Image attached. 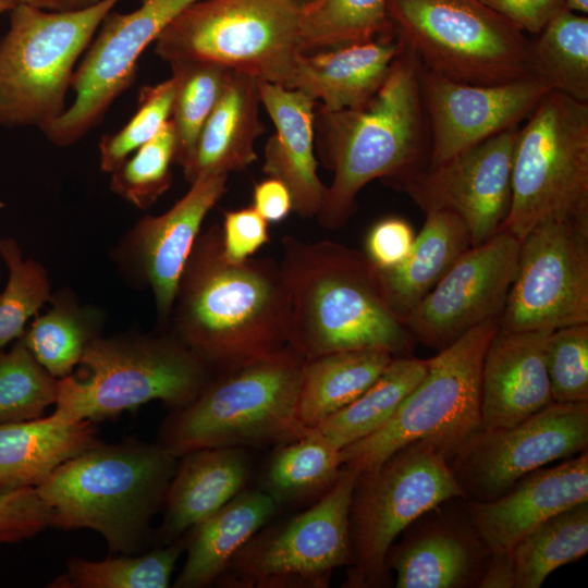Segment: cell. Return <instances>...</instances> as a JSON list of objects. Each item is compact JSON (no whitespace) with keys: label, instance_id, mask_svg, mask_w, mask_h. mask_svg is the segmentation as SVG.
Here are the masks:
<instances>
[{"label":"cell","instance_id":"obj_38","mask_svg":"<svg viewBox=\"0 0 588 588\" xmlns=\"http://www.w3.org/2000/svg\"><path fill=\"white\" fill-rule=\"evenodd\" d=\"M184 550L185 540L177 539L139 556L123 554L101 561L72 558L66 564V572L49 587L167 588Z\"/></svg>","mask_w":588,"mask_h":588},{"label":"cell","instance_id":"obj_6","mask_svg":"<svg viewBox=\"0 0 588 588\" xmlns=\"http://www.w3.org/2000/svg\"><path fill=\"white\" fill-rule=\"evenodd\" d=\"M79 364L84 378L58 379L56 409L61 421H98L161 401L174 409L191 404L216 376L168 331L157 335L97 336Z\"/></svg>","mask_w":588,"mask_h":588},{"label":"cell","instance_id":"obj_47","mask_svg":"<svg viewBox=\"0 0 588 588\" xmlns=\"http://www.w3.org/2000/svg\"><path fill=\"white\" fill-rule=\"evenodd\" d=\"M414 240V230L406 220L395 216L385 217L370 228L365 255L375 268L388 270L407 257Z\"/></svg>","mask_w":588,"mask_h":588},{"label":"cell","instance_id":"obj_39","mask_svg":"<svg viewBox=\"0 0 588 588\" xmlns=\"http://www.w3.org/2000/svg\"><path fill=\"white\" fill-rule=\"evenodd\" d=\"M174 97L170 120L175 135L173 163L191 158L199 133L217 105L230 70L200 61L170 62Z\"/></svg>","mask_w":588,"mask_h":588},{"label":"cell","instance_id":"obj_26","mask_svg":"<svg viewBox=\"0 0 588 588\" xmlns=\"http://www.w3.org/2000/svg\"><path fill=\"white\" fill-rule=\"evenodd\" d=\"M164 500L160 542L180 539L246 486L250 461L244 448H208L181 457Z\"/></svg>","mask_w":588,"mask_h":588},{"label":"cell","instance_id":"obj_22","mask_svg":"<svg viewBox=\"0 0 588 588\" xmlns=\"http://www.w3.org/2000/svg\"><path fill=\"white\" fill-rule=\"evenodd\" d=\"M551 330L499 327L481 371V430L510 427L553 403L546 351Z\"/></svg>","mask_w":588,"mask_h":588},{"label":"cell","instance_id":"obj_45","mask_svg":"<svg viewBox=\"0 0 588 588\" xmlns=\"http://www.w3.org/2000/svg\"><path fill=\"white\" fill-rule=\"evenodd\" d=\"M50 526V512L35 487L0 491V547L29 539Z\"/></svg>","mask_w":588,"mask_h":588},{"label":"cell","instance_id":"obj_44","mask_svg":"<svg viewBox=\"0 0 588 588\" xmlns=\"http://www.w3.org/2000/svg\"><path fill=\"white\" fill-rule=\"evenodd\" d=\"M546 360L553 402H588V323L553 330Z\"/></svg>","mask_w":588,"mask_h":588},{"label":"cell","instance_id":"obj_49","mask_svg":"<svg viewBox=\"0 0 588 588\" xmlns=\"http://www.w3.org/2000/svg\"><path fill=\"white\" fill-rule=\"evenodd\" d=\"M252 206L268 223L282 221L293 210L290 191L281 181L273 177L255 185Z\"/></svg>","mask_w":588,"mask_h":588},{"label":"cell","instance_id":"obj_32","mask_svg":"<svg viewBox=\"0 0 588 588\" xmlns=\"http://www.w3.org/2000/svg\"><path fill=\"white\" fill-rule=\"evenodd\" d=\"M588 551V502L550 517L525 536L507 554L511 588H539L558 567Z\"/></svg>","mask_w":588,"mask_h":588},{"label":"cell","instance_id":"obj_3","mask_svg":"<svg viewBox=\"0 0 588 588\" xmlns=\"http://www.w3.org/2000/svg\"><path fill=\"white\" fill-rule=\"evenodd\" d=\"M281 246L289 345L305 358L352 350L409 355L416 340L385 304L365 253L331 240L308 242L293 235L283 236Z\"/></svg>","mask_w":588,"mask_h":588},{"label":"cell","instance_id":"obj_4","mask_svg":"<svg viewBox=\"0 0 588 588\" xmlns=\"http://www.w3.org/2000/svg\"><path fill=\"white\" fill-rule=\"evenodd\" d=\"M177 460L160 443L98 442L35 488L50 512V526L93 529L110 552L132 554L164 505Z\"/></svg>","mask_w":588,"mask_h":588},{"label":"cell","instance_id":"obj_13","mask_svg":"<svg viewBox=\"0 0 588 588\" xmlns=\"http://www.w3.org/2000/svg\"><path fill=\"white\" fill-rule=\"evenodd\" d=\"M358 471L342 466L335 483L311 506L259 529L215 584L231 588H323L351 564L350 509Z\"/></svg>","mask_w":588,"mask_h":588},{"label":"cell","instance_id":"obj_17","mask_svg":"<svg viewBox=\"0 0 588 588\" xmlns=\"http://www.w3.org/2000/svg\"><path fill=\"white\" fill-rule=\"evenodd\" d=\"M519 126L499 133L441 163L394 182L425 212L449 210L465 223L471 246L502 228L512 197V164Z\"/></svg>","mask_w":588,"mask_h":588},{"label":"cell","instance_id":"obj_11","mask_svg":"<svg viewBox=\"0 0 588 588\" xmlns=\"http://www.w3.org/2000/svg\"><path fill=\"white\" fill-rule=\"evenodd\" d=\"M465 498L446 455L436 445L409 443L358 474L350 509L351 564L346 587L388 584L387 558L396 537L440 504Z\"/></svg>","mask_w":588,"mask_h":588},{"label":"cell","instance_id":"obj_48","mask_svg":"<svg viewBox=\"0 0 588 588\" xmlns=\"http://www.w3.org/2000/svg\"><path fill=\"white\" fill-rule=\"evenodd\" d=\"M523 33L538 35L561 11L564 0H479Z\"/></svg>","mask_w":588,"mask_h":588},{"label":"cell","instance_id":"obj_50","mask_svg":"<svg viewBox=\"0 0 588 588\" xmlns=\"http://www.w3.org/2000/svg\"><path fill=\"white\" fill-rule=\"evenodd\" d=\"M12 4H26L49 11H61L63 5L61 0H7Z\"/></svg>","mask_w":588,"mask_h":588},{"label":"cell","instance_id":"obj_53","mask_svg":"<svg viewBox=\"0 0 588 588\" xmlns=\"http://www.w3.org/2000/svg\"><path fill=\"white\" fill-rule=\"evenodd\" d=\"M13 7L14 4H12L11 2L7 0H0V14H2L3 12L10 11Z\"/></svg>","mask_w":588,"mask_h":588},{"label":"cell","instance_id":"obj_18","mask_svg":"<svg viewBox=\"0 0 588 588\" xmlns=\"http://www.w3.org/2000/svg\"><path fill=\"white\" fill-rule=\"evenodd\" d=\"M520 241L499 231L471 246L403 319L413 338L441 351L471 328L502 315Z\"/></svg>","mask_w":588,"mask_h":588},{"label":"cell","instance_id":"obj_23","mask_svg":"<svg viewBox=\"0 0 588 588\" xmlns=\"http://www.w3.org/2000/svg\"><path fill=\"white\" fill-rule=\"evenodd\" d=\"M259 91L274 125L265 146L262 172L287 187L299 217H317L327 186L317 173L316 101L299 90L264 81H259Z\"/></svg>","mask_w":588,"mask_h":588},{"label":"cell","instance_id":"obj_28","mask_svg":"<svg viewBox=\"0 0 588 588\" xmlns=\"http://www.w3.org/2000/svg\"><path fill=\"white\" fill-rule=\"evenodd\" d=\"M425 213L407 257L391 269L376 268L379 291L401 321L471 247L468 230L457 215L449 210Z\"/></svg>","mask_w":588,"mask_h":588},{"label":"cell","instance_id":"obj_2","mask_svg":"<svg viewBox=\"0 0 588 588\" xmlns=\"http://www.w3.org/2000/svg\"><path fill=\"white\" fill-rule=\"evenodd\" d=\"M420 69L416 54L404 45L365 105L339 111L315 107L318 155L333 173L316 217L322 228L345 225L359 192L371 181L391 185L428 164L430 136Z\"/></svg>","mask_w":588,"mask_h":588},{"label":"cell","instance_id":"obj_42","mask_svg":"<svg viewBox=\"0 0 588 588\" xmlns=\"http://www.w3.org/2000/svg\"><path fill=\"white\" fill-rule=\"evenodd\" d=\"M175 135L169 120L158 134L126 158L111 174V189L139 209H147L171 186Z\"/></svg>","mask_w":588,"mask_h":588},{"label":"cell","instance_id":"obj_24","mask_svg":"<svg viewBox=\"0 0 588 588\" xmlns=\"http://www.w3.org/2000/svg\"><path fill=\"white\" fill-rule=\"evenodd\" d=\"M403 46L391 33L321 52H299L284 87L321 101L329 111L358 108L381 87Z\"/></svg>","mask_w":588,"mask_h":588},{"label":"cell","instance_id":"obj_54","mask_svg":"<svg viewBox=\"0 0 588 588\" xmlns=\"http://www.w3.org/2000/svg\"><path fill=\"white\" fill-rule=\"evenodd\" d=\"M313 1H315V0H299V2L302 4H306V3H309V2H313Z\"/></svg>","mask_w":588,"mask_h":588},{"label":"cell","instance_id":"obj_35","mask_svg":"<svg viewBox=\"0 0 588 588\" xmlns=\"http://www.w3.org/2000/svg\"><path fill=\"white\" fill-rule=\"evenodd\" d=\"M528 44L530 75L588 102V17L563 10Z\"/></svg>","mask_w":588,"mask_h":588},{"label":"cell","instance_id":"obj_36","mask_svg":"<svg viewBox=\"0 0 588 588\" xmlns=\"http://www.w3.org/2000/svg\"><path fill=\"white\" fill-rule=\"evenodd\" d=\"M51 301L52 308L36 316L22 336L37 362L60 379L71 375L87 344L98 336L100 316L79 307L66 293H59Z\"/></svg>","mask_w":588,"mask_h":588},{"label":"cell","instance_id":"obj_27","mask_svg":"<svg viewBox=\"0 0 588 588\" xmlns=\"http://www.w3.org/2000/svg\"><path fill=\"white\" fill-rule=\"evenodd\" d=\"M279 506L264 490L243 489L213 514L196 524L185 540L184 566L176 588L215 584L235 553L274 516Z\"/></svg>","mask_w":588,"mask_h":588},{"label":"cell","instance_id":"obj_1","mask_svg":"<svg viewBox=\"0 0 588 588\" xmlns=\"http://www.w3.org/2000/svg\"><path fill=\"white\" fill-rule=\"evenodd\" d=\"M290 298L279 261H229L221 225L200 231L179 281L164 327L215 375L287 345Z\"/></svg>","mask_w":588,"mask_h":588},{"label":"cell","instance_id":"obj_9","mask_svg":"<svg viewBox=\"0 0 588 588\" xmlns=\"http://www.w3.org/2000/svg\"><path fill=\"white\" fill-rule=\"evenodd\" d=\"M299 0H198L156 39L158 57L218 64L285 86L301 52Z\"/></svg>","mask_w":588,"mask_h":588},{"label":"cell","instance_id":"obj_33","mask_svg":"<svg viewBox=\"0 0 588 588\" xmlns=\"http://www.w3.org/2000/svg\"><path fill=\"white\" fill-rule=\"evenodd\" d=\"M426 369L427 359L394 357L363 394L311 429L340 450L366 438L391 418Z\"/></svg>","mask_w":588,"mask_h":588},{"label":"cell","instance_id":"obj_7","mask_svg":"<svg viewBox=\"0 0 588 588\" xmlns=\"http://www.w3.org/2000/svg\"><path fill=\"white\" fill-rule=\"evenodd\" d=\"M499 319L485 321L427 359L424 378L391 418L341 450L342 466L370 469L417 441L439 448L450 461L481 430V371Z\"/></svg>","mask_w":588,"mask_h":588},{"label":"cell","instance_id":"obj_14","mask_svg":"<svg viewBox=\"0 0 588 588\" xmlns=\"http://www.w3.org/2000/svg\"><path fill=\"white\" fill-rule=\"evenodd\" d=\"M581 323H588V229L544 221L520 241L499 324L511 331H553Z\"/></svg>","mask_w":588,"mask_h":588},{"label":"cell","instance_id":"obj_25","mask_svg":"<svg viewBox=\"0 0 588 588\" xmlns=\"http://www.w3.org/2000/svg\"><path fill=\"white\" fill-rule=\"evenodd\" d=\"M260 105L259 79L230 70L194 151L182 167L189 184L201 175L244 171L257 159L255 143L265 132Z\"/></svg>","mask_w":588,"mask_h":588},{"label":"cell","instance_id":"obj_52","mask_svg":"<svg viewBox=\"0 0 588 588\" xmlns=\"http://www.w3.org/2000/svg\"><path fill=\"white\" fill-rule=\"evenodd\" d=\"M100 0H61L63 10H76L93 5Z\"/></svg>","mask_w":588,"mask_h":588},{"label":"cell","instance_id":"obj_8","mask_svg":"<svg viewBox=\"0 0 588 588\" xmlns=\"http://www.w3.org/2000/svg\"><path fill=\"white\" fill-rule=\"evenodd\" d=\"M550 220L588 229V102L556 90L519 126L511 206L500 231L522 241Z\"/></svg>","mask_w":588,"mask_h":588},{"label":"cell","instance_id":"obj_12","mask_svg":"<svg viewBox=\"0 0 588 588\" xmlns=\"http://www.w3.org/2000/svg\"><path fill=\"white\" fill-rule=\"evenodd\" d=\"M387 17L429 71L477 85L530 75L525 33L479 0H387Z\"/></svg>","mask_w":588,"mask_h":588},{"label":"cell","instance_id":"obj_16","mask_svg":"<svg viewBox=\"0 0 588 588\" xmlns=\"http://www.w3.org/2000/svg\"><path fill=\"white\" fill-rule=\"evenodd\" d=\"M198 0H143L128 13L110 11L97 38L74 71V102L41 127L57 146H68L95 126L112 101L135 79L146 47L187 7Z\"/></svg>","mask_w":588,"mask_h":588},{"label":"cell","instance_id":"obj_46","mask_svg":"<svg viewBox=\"0 0 588 588\" xmlns=\"http://www.w3.org/2000/svg\"><path fill=\"white\" fill-rule=\"evenodd\" d=\"M221 235L223 254L231 262L253 257L270 242L268 222L253 206L225 211Z\"/></svg>","mask_w":588,"mask_h":588},{"label":"cell","instance_id":"obj_20","mask_svg":"<svg viewBox=\"0 0 588 588\" xmlns=\"http://www.w3.org/2000/svg\"><path fill=\"white\" fill-rule=\"evenodd\" d=\"M226 180L228 175L199 176L169 210L143 217L121 244V260L151 290L163 329L203 221L226 192Z\"/></svg>","mask_w":588,"mask_h":588},{"label":"cell","instance_id":"obj_15","mask_svg":"<svg viewBox=\"0 0 588 588\" xmlns=\"http://www.w3.org/2000/svg\"><path fill=\"white\" fill-rule=\"evenodd\" d=\"M588 402H553L516 425L480 430L450 461L465 498L489 501L526 475L587 450Z\"/></svg>","mask_w":588,"mask_h":588},{"label":"cell","instance_id":"obj_41","mask_svg":"<svg viewBox=\"0 0 588 588\" xmlns=\"http://www.w3.org/2000/svg\"><path fill=\"white\" fill-rule=\"evenodd\" d=\"M0 256L9 270L7 285L0 294L1 350L24 333L29 318L52 296L46 269L34 259H24L14 238L0 240Z\"/></svg>","mask_w":588,"mask_h":588},{"label":"cell","instance_id":"obj_21","mask_svg":"<svg viewBox=\"0 0 588 588\" xmlns=\"http://www.w3.org/2000/svg\"><path fill=\"white\" fill-rule=\"evenodd\" d=\"M583 502H588L587 450L526 475L499 498L469 500L468 514L488 556H500L550 517Z\"/></svg>","mask_w":588,"mask_h":588},{"label":"cell","instance_id":"obj_5","mask_svg":"<svg viewBox=\"0 0 588 588\" xmlns=\"http://www.w3.org/2000/svg\"><path fill=\"white\" fill-rule=\"evenodd\" d=\"M305 357L291 345L216 375L187 406L174 409L160 444L177 458L208 448L283 444L304 436L297 396Z\"/></svg>","mask_w":588,"mask_h":588},{"label":"cell","instance_id":"obj_30","mask_svg":"<svg viewBox=\"0 0 588 588\" xmlns=\"http://www.w3.org/2000/svg\"><path fill=\"white\" fill-rule=\"evenodd\" d=\"M383 350H352L305 358L297 396V417L317 427L363 394L392 362Z\"/></svg>","mask_w":588,"mask_h":588},{"label":"cell","instance_id":"obj_31","mask_svg":"<svg viewBox=\"0 0 588 588\" xmlns=\"http://www.w3.org/2000/svg\"><path fill=\"white\" fill-rule=\"evenodd\" d=\"M470 540L436 526L390 549L387 565L395 571V587L460 588L473 583L481 563L478 548L483 546Z\"/></svg>","mask_w":588,"mask_h":588},{"label":"cell","instance_id":"obj_43","mask_svg":"<svg viewBox=\"0 0 588 588\" xmlns=\"http://www.w3.org/2000/svg\"><path fill=\"white\" fill-rule=\"evenodd\" d=\"M174 97L172 77L140 89L132 119L117 133L99 142L100 169L112 173L132 152L154 138L170 120Z\"/></svg>","mask_w":588,"mask_h":588},{"label":"cell","instance_id":"obj_10","mask_svg":"<svg viewBox=\"0 0 588 588\" xmlns=\"http://www.w3.org/2000/svg\"><path fill=\"white\" fill-rule=\"evenodd\" d=\"M119 1L76 10L26 4L10 10L0 41V125L41 128L64 112L74 64Z\"/></svg>","mask_w":588,"mask_h":588},{"label":"cell","instance_id":"obj_51","mask_svg":"<svg viewBox=\"0 0 588 588\" xmlns=\"http://www.w3.org/2000/svg\"><path fill=\"white\" fill-rule=\"evenodd\" d=\"M565 9L575 13L587 15L588 0H564Z\"/></svg>","mask_w":588,"mask_h":588},{"label":"cell","instance_id":"obj_40","mask_svg":"<svg viewBox=\"0 0 588 588\" xmlns=\"http://www.w3.org/2000/svg\"><path fill=\"white\" fill-rule=\"evenodd\" d=\"M57 394L58 379L37 362L22 335L0 353V424L41 418Z\"/></svg>","mask_w":588,"mask_h":588},{"label":"cell","instance_id":"obj_29","mask_svg":"<svg viewBox=\"0 0 588 588\" xmlns=\"http://www.w3.org/2000/svg\"><path fill=\"white\" fill-rule=\"evenodd\" d=\"M98 442L91 420L66 422L49 415L0 424V491L37 487Z\"/></svg>","mask_w":588,"mask_h":588},{"label":"cell","instance_id":"obj_19","mask_svg":"<svg viewBox=\"0 0 588 588\" xmlns=\"http://www.w3.org/2000/svg\"><path fill=\"white\" fill-rule=\"evenodd\" d=\"M420 84L430 136L429 166L519 126L552 90L534 75L477 85L451 79L422 65Z\"/></svg>","mask_w":588,"mask_h":588},{"label":"cell","instance_id":"obj_34","mask_svg":"<svg viewBox=\"0 0 588 588\" xmlns=\"http://www.w3.org/2000/svg\"><path fill=\"white\" fill-rule=\"evenodd\" d=\"M341 450L309 429L304 436L278 445L266 470L264 491L277 505L316 501L338 480Z\"/></svg>","mask_w":588,"mask_h":588},{"label":"cell","instance_id":"obj_37","mask_svg":"<svg viewBox=\"0 0 588 588\" xmlns=\"http://www.w3.org/2000/svg\"><path fill=\"white\" fill-rule=\"evenodd\" d=\"M391 33L387 0H315L302 4V53L363 42Z\"/></svg>","mask_w":588,"mask_h":588}]
</instances>
